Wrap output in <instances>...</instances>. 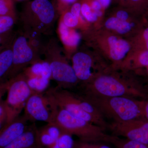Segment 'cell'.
<instances>
[{
    "instance_id": "cell-26",
    "label": "cell",
    "mask_w": 148,
    "mask_h": 148,
    "mask_svg": "<svg viewBox=\"0 0 148 148\" xmlns=\"http://www.w3.org/2000/svg\"><path fill=\"white\" fill-rule=\"evenodd\" d=\"M100 142H88L79 140L75 141L73 148H111Z\"/></svg>"
},
{
    "instance_id": "cell-39",
    "label": "cell",
    "mask_w": 148,
    "mask_h": 148,
    "mask_svg": "<svg viewBox=\"0 0 148 148\" xmlns=\"http://www.w3.org/2000/svg\"><path fill=\"white\" fill-rule=\"evenodd\" d=\"M117 1H118L119 2H120L121 3L122 5H123V4H124L125 1V0H117Z\"/></svg>"
},
{
    "instance_id": "cell-24",
    "label": "cell",
    "mask_w": 148,
    "mask_h": 148,
    "mask_svg": "<svg viewBox=\"0 0 148 148\" xmlns=\"http://www.w3.org/2000/svg\"><path fill=\"white\" fill-rule=\"evenodd\" d=\"M0 15L16 16L13 0H0Z\"/></svg>"
},
{
    "instance_id": "cell-31",
    "label": "cell",
    "mask_w": 148,
    "mask_h": 148,
    "mask_svg": "<svg viewBox=\"0 0 148 148\" xmlns=\"http://www.w3.org/2000/svg\"><path fill=\"white\" fill-rule=\"evenodd\" d=\"M81 1H79L74 3L68 10L74 16L78 18H82V16L81 13Z\"/></svg>"
},
{
    "instance_id": "cell-3",
    "label": "cell",
    "mask_w": 148,
    "mask_h": 148,
    "mask_svg": "<svg viewBox=\"0 0 148 148\" xmlns=\"http://www.w3.org/2000/svg\"><path fill=\"white\" fill-rule=\"evenodd\" d=\"M59 16L49 0H29L22 7L20 20L23 30H29L45 36L52 35Z\"/></svg>"
},
{
    "instance_id": "cell-15",
    "label": "cell",
    "mask_w": 148,
    "mask_h": 148,
    "mask_svg": "<svg viewBox=\"0 0 148 148\" xmlns=\"http://www.w3.org/2000/svg\"><path fill=\"white\" fill-rule=\"evenodd\" d=\"M40 144L38 129L34 123L28 126L22 135L3 148H38Z\"/></svg>"
},
{
    "instance_id": "cell-41",
    "label": "cell",
    "mask_w": 148,
    "mask_h": 148,
    "mask_svg": "<svg viewBox=\"0 0 148 148\" xmlns=\"http://www.w3.org/2000/svg\"><path fill=\"white\" fill-rule=\"evenodd\" d=\"M27 1H29V0H27Z\"/></svg>"
},
{
    "instance_id": "cell-36",
    "label": "cell",
    "mask_w": 148,
    "mask_h": 148,
    "mask_svg": "<svg viewBox=\"0 0 148 148\" xmlns=\"http://www.w3.org/2000/svg\"><path fill=\"white\" fill-rule=\"evenodd\" d=\"M143 111L144 114L146 116L148 120V102L143 105Z\"/></svg>"
},
{
    "instance_id": "cell-34",
    "label": "cell",
    "mask_w": 148,
    "mask_h": 148,
    "mask_svg": "<svg viewBox=\"0 0 148 148\" xmlns=\"http://www.w3.org/2000/svg\"><path fill=\"white\" fill-rule=\"evenodd\" d=\"M143 1H144V0H125V1L124 4L123 5H130L132 4L141 2Z\"/></svg>"
},
{
    "instance_id": "cell-18",
    "label": "cell",
    "mask_w": 148,
    "mask_h": 148,
    "mask_svg": "<svg viewBox=\"0 0 148 148\" xmlns=\"http://www.w3.org/2000/svg\"><path fill=\"white\" fill-rule=\"evenodd\" d=\"M22 32L34 51L40 56L43 55L46 43L43 41V35L29 30H23Z\"/></svg>"
},
{
    "instance_id": "cell-38",
    "label": "cell",
    "mask_w": 148,
    "mask_h": 148,
    "mask_svg": "<svg viewBox=\"0 0 148 148\" xmlns=\"http://www.w3.org/2000/svg\"><path fill=\"white\" fill-rule=\"evenodd\" d=\"M47 148H61L59 147V145H58V143H57V140L55 141L54 143L53 144H51V145L47 147Z\"/></svg>"
},
{
    "instance_id": "cell-20",
    "label": "cell",
    "mask_w": 148,
    "mask_h": 148,
    "mask_svg": "<svg viewBox=\"0 0 148 148\" xmlns=\"http://www.w3.org/2000/svg\"><path fill=\"white\" fill-rule=\"evenodd\" d=\"M116 148H148L147 145L127 139H123L112 135L110 142Z\"/></svg>"
},
{
    "instance_id": "cell-27",
    "label": "cell",
    "mask_w": 148,
    "mask_h": 148,
    "mask_svg": "<svg viewBox=\"0 0 148 148\" xmlns=\"http://www.w3.org/2000/svg\"><path fill=\"white\" fill-rule=\"evenodd\" d=\"M57 141L61 148H73L75 141L72 135L61 132Z\"/></svg>"
},
{
    "instance_id": "cell-13",
    "label": "cell",
    "mask_w": 148,
    "mask_h": 148,
    "mask_svg": "<svg viewBox=\"0 0 148 148\" xmlns=\"http://www.w3.org/2000/svg\"><path fill=\"white\" fill-rule=\"evenodd\" d=\"M28 121L24 115L18 116L9 123L0 132V148L8 145L27 129Z\"/></svg>"
},
{
    "instance_id": "cell-35",
    "label": "cell",
    "mask_w": 148,
    "mask_h": 148,
    "mask_svg": "<svg viewBox=\"0 0 148 148\" xmlns=\"http://www.w3.org/2000/svg\"><path fill=\"white\" fill-rule=\"evenodd\" d=\"M100 1L103 5V8L105 10L110 5L112 0H100Z\"/></svg>"
},
{
    "instance_id": "cell-5",
    "label": "cell",
    "mask_w": 148,
    "mask_h": 148,
    "mask_svg": "<svg viewBox=\"0 0 148 148\" xmlns=\"http://www.w3.org/2000/svg\"><path fill=\"white\" fill-rule=\"evenodd\" d=\"M62 51L58 40L52 38L46 43L43 55L51 69V79L55 81L58 87L68 89L76 86L79 81Z\"/></svg>"
},
{
    "instance_id": "cell-6",
    "label": "cell",
    "mask_w": 148,
    "mask_h": 148,
    "mask_svg": "<svg viewBox=\"0 0 148 148\" xmlns=\"http://www.w3.org/2000/svg\"><path fill=\"white\" fill-rule=\"evenodd\" d=\"M85 86V95L106 97H130L133 93L126 81L110 74L95 75Z\"/></svg>"
},
{
    "instance_id": "cell-14",
    "label": "cell",
    "mask_w": 148,
    "mask_h": 148,
    "mask_svg": "<svg viewBox=\"0 0 148 148\" xmlns=\"http://www.w3.org/2000/svg\"><path fill=\"white\" fill-rule=\"evenodd\" d=\"M57 32L66 53L70 57L73 52L76 50L80 40V35L75 29L66 26L60 19Z\"/></svg>"
},
{
    "instance_id": "cell-16",
    "label": "cell",
    "mask_w": 148,
    "mask_h": 148,
    "mask_svg": "<svg viewBox=\"0 0 148 148\" xmlns=\"http://www.w3.org/2000/svg\"><path fill=\"white\" fill-rule=\"evenodd\" d=\"M106 29L118 34L126 35L132 30L133 25L129 21H123L115 16L108 18L105 22Z\"/></svg>"
},
{
    "instance_id": "cell-10",
    "label": "cell",
    "mask_w": 148,
    "mask_h": 148,
    "mask_svg": "<svg viewBox=\"0 0 148 148\" xmlns=\"http://www.w3.org/2000/svg\"><path fill=\"white\" fill-rule=\"evenodd\" d=\"M24 116L28 121L51 123V112L47 98L42 93L34 92L27 100Z\"/></svg>"
},
{
    "instance_id": "cell-33",
    "label": "cell",
    "mask_w": 148,
    "mask_h": 148,
    "mask_svg": "<svg viewBox=\"0 0 148 148\" xmlns=\"http://www.w3.org/2000/svg\"><path fill=\"white\" fill-rule=\"evenodd\" d=\"M8 81L0 83V101L3 100V97L7 91Z\"/></svg>"
},
{
    "instance_id": "cell-30",
    "label": "cell",
    "mask_w": 148,
    "mask_h": 148,
    "mask_svg": "<svg viewBox=\"0 0 148 148\" xmlns=\"http://www.w3.org/2000/svg\"><path fill=\"white\" fill-rule=\"evenodd\" d=\"M8 124V115L6 110L5 100L0 101V132Z\"/></svg>"
},
{
    "instance_id": "cell-4",
    "label": "cell",
    "mask_w": 148,
    "mask_h": 148,
    "mask_svg": "<svg viewBox=\"0 0 148 148\" xmlns=\"http://www.w3.org/2000/svg\"><path fill=\"white\" fill-rule=\"evenodd\" d=\"M85 98L95 106L104 117L114 122L135 119L144 113L143 106L130 97H106L84 95Z\"/></svg>"
},
{
    "instance_id": "cell-22",
    "label": "cell",
    "mask_w": 148,
    "mask_h": 148,
    "mask_svg": "<svg viewBox=\"0 0 148 148\" xmlns=\"http://www.w3.org/2000/svg\"><path fill=\"white\" fill-rule=\"evenodd\" d=\"M82 5L81 13L82 17L87 22L93 23L98 21L99 17L92 10L86 0H81Z\"/></svg>"
},
{
    "instance_id": "cell-25",
    "label": "cell",
    "mask_w": 148,
    "mask_h": 148,
    "mask_svg": "<svg viewBox=\"0 0 148 148\" xmlns=\"http://www.w3.org/2000/svg\"><path fill=\"white\" fill-rule=\"evenodd\" d=\"M79 0H53V2L59 15L68 10L74 3Z\"/></svg>"
},
{
    "instance_id": "cell-19",
    "label": "cell",
    "mask_w": 148,
    "mask_h": 148,
    "mask_svg": "<svg viewBox=\"0 0 148 148\" xmlns=\"http://www.w3.org/2000/svg\"><path fill=\"white\" fill-rule=\"evenodd\" d=\"M83 17L78 18L74 16L69 10L63 12L60 15L59 19L67 27L72 29L80 28L82 30H86V24Z\"/></svg>"
},
{
    "instance_id": "cell-40",
    "label": "cell",
    "mask_w": 148,
    "mask_h": 148,
    "mask_svg": "<svg viewBox=\"0 0 148 148\" xmlns=\"http://www.w3.org/2000/svg\"><path fill=\"white\" fill-rule=\"evenodd\" d=\"M13 1H23V0H13Z\"/></svg>"
},
{
    "instance_id": "cell-28",
    "label": "cell",
    "mask_w": 148,
    "mask_h": 148,
    "mask_svg": "<svg viewBox=\"0 0 148 148\" xmlns=\"http://www.w3.org/2000/svg\"><path fill=\"white\" fill-rule=\"evenodd\" d=\"M38 133L40 142L42 146L47 147L56 141L47 132L44 127L40 130H38Z\"/></svg>"
},
{
    "instance_id": "cell-11",
    "label": "cell",
    "mask_w": 148,
    "mask_h": 148,
    "mask_svg": "<svg viewBox=\"0 0 148 148\" xmlns=\"http://www.w3.org/2000/svg\"><path fill=\"white\" fill-rule=\"evenodd\" d=\"M100 36L101 37L98 38L99 45L106 51L110 59L114 62H119L125 58L130 49L127 40L111 33Z\"/></svg>"
},
{
    "instance_id": "cell-21",
    "label": "cell",
    "mask_w": 148,
    "mask_h": 148,
    "mask_svg": "<svg viewBox=\"0 0 148 148\" xmlns=\"http://www.w3.org/2000/svg\"><path fill=\"white\" fill-rule=\"evenodd\" d=\"M27 81L29 86L34 92L42 93L48 87L50 80L39 77L27 79Z\"/></svg>"
},
{
    "instance_id": "cell-42",
    "label": "cell",
    "mask_w": 148,
    "mask_h": 148,
    "mask_svg": "<svg viewBox=\"0 0 148 148\" xmlns=\"http://www.w3.org/2000/svg\"><path fill=\"white\" fill-rule=\"evenodd\" d=\"M26 1H27V0H26Z\"/></svg>"
},
{
    "instance_id": "cell-1",
    "label": "cell",
    "mask_w": 148,
    "mask_h": 148,
    "mask_svg": "<svg viewBox=\"0 0 148 148\" xmlns=\"http://www.w3.org/2000/svg\"><path fill=\"white\" fill-rule=\"evenodd\" d=\"M47 101L51 112V123L49 124L56 126L61 133L75 135L85 142L110 143L112 135L107 134L105 128L75 116Z\"/></svg>"
},
{
    "instance_id": "cell-32",
    "label": "cell",
    "mask_w": 148,
    "mask_h": 148,
    "mask_svg": "<svg viewBox=\"0 0 148 148\" xmlns=\"http://www.w3.org/2000/svg\"><path fill=\"white\" fill-rule=\"evenodd\" d=\"M139 62L142 66H148V51L143 52L139 58Z\"/></svg>"
},
{
    "instance_id": "cell-37",
    "label": "cell",
    "mask_w": 148,
    "mask_h": 148,
    "mask_svg": "<svg viewBox=\"0 0 148 148\" xmlns=\"http://www.w3.org/2000/svg\"><path fill=\"white\" fill-rule=\"evenodd\" d=\"M144 37L145 40L147 47L148 49V28H147L144 32Z\"/></svg>"
},
{
    "instance_id": "cell-29",
    "label": "cell",
    "mask_w": 148,
    "mask_h": 148,
    "mask_svg": "<svg viewBox=\"0 0 148 148\" xmlns=\"http://www.w3.org/2000/svg\"><path fill=\"white\" fill-rule=\"evenodd\" d=\"M90 5L92 10L96 14L99 18L103 16L105 9L103 8V5L100 0H86Z\"/></svg>"
},
{
    "instance_id": "cell-23",
    "label": "cell",
    "mask_w": 148,
    "mask_h": 148,
    "mask_svg": "<svg viewBox=\"0 0 148 148\" xmlns=\"http://www.w3.org/2000/svg\"><path fill=\"white\" fill-rule=\"evenodd\" d=\"M16 16L10 15H0V34L12 30L16 23Z\"/></svg>"
},
{
    "instance_id": "cell-12",
    "label": "cell",
    "mask_w": 148,
    "mask_h": 148,
    "mask_svg": "<svg viewBox=\"0 0 148 148\" xmlns=\"http://www.w3.org/2000/svg\"><path fill=\"white\" fill-rule=\"evenodd\" d=\"M72 60V67L79 82L84 85L90 82L95 76L92 72V57L86 52L79 51L74 53Z\"/></svg>"
},
{
    "instance_id": "cell-17",
    "label": "cell",
    "mask_w": 148,
    "mask_h": 148,
    "mask_svg": "<svg viewBox=\"0 0 148 148\" xmlns=\"http://www.w3.org/2000/svg\"><path fill=\"white\" fill-rule=\"evenodd\" d=\"M12 43L0 52V83L4 82L5 78L12 65Z\"/></svg>"
},
{
    "instance_id": "cell-8",
    "label": "cell",
    "mask_w": 148,
    "mask_h": 148,
    "mask_svg": "<svg viewBox=\"0 0 148 148\" xmlns=\"http://www.w3.org/2000/svg\"><path fill=\"white\" fill-rule=\"evenodd\" d=\"M13 59L12 65L5 78L4 82L13 78L24 69L41 60L29 45L27 38L23 32L16 33L12 45Z\"/></svg>"
},
{
    "instance_id": "cell-7",
    "label": "cell",
    "mask_w": 148,
    "mask_h": 148,
    "mask_svg": "<svg viewBox=\"0 0 148 148\" xmlns=\"http://www.w3.org/2000/svg\"><path fill=\"white\" fill-rule=\"evenodd\" d=\"M8 81L7 96L5 100L8 123L19 116L27 100L35 92L29 86L22 72Z\"/></svg>"
},
{
    "instance_id": "cell-9",
    "label": "cell",
    "mask_w": 148,
    "mask_h": 148,
    "mask_svg": "<svg viewBox=\"0 0 148 148\" xmlns=\"http://www.w3.org/2000/svg\"><path fill=\"white\" fill-rule=\"evenodd\" d=\"M108 128L115 136H122L127 140L148 145V121L136 119L123 122L113 121Z\"/></svg>"
},
{
    "instance_id": "cell-2",
    "label": "cell",
    "mask_w": 148,
    "mask_h": 148,
    "mask_svg": "<svg viewBox=\"0 0 148 148\" xmlns=\"http://www.w3.org/2000/svg\"><path fill=\"white\" fill-rule=\"evenodd\" d=\"M44 95L51 103L75 116L99 126L106 125V121L103 114L83 95L58 86L50 88Z\"/></svg>"
}]
</instances>
